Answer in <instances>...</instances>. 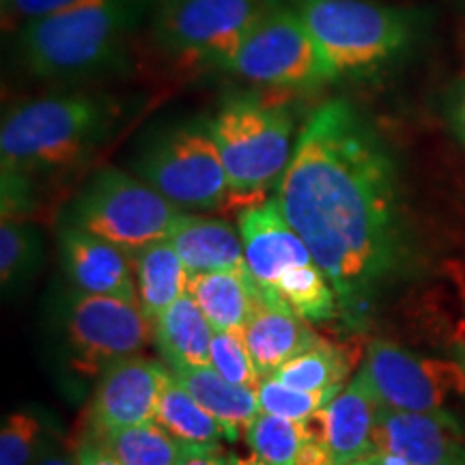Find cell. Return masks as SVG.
<instances>
[{"instance_id":"cell-1","label":"cell","mask_w":465,"mask_h":465,"mask_svg":"<svg viewBox=\"0 0 465 465\" xmlns=\"http://www.w3.org/2000/svg\"><path fill=\"white\" fill-rule=\"evenodd\" d=\"M276 201L341 308L369 306L397 272L403 229L394 162L351 104L330 100L306 121Z\"/></svg>"},{"instance_id":"cell-2","label":"cell","mask_w":465,"mask_h":465,"mask_svg":"<svg viewBox=\"0 0 465 465\" xmlns=\"http://www.w3.org/2000/svg\"><path fill=\"white\" fill-rule=\"evenodd\" d=\"M151 5L153 0H78L22 25L17 48L37 78H93L124 61Z\"/></svg>"},{"instance_id":"cell-3","label":"cell","mask_w":465,"mask_h":465,"mask_svg":"<svg viewBox=\"0 0 465 465\" xmlns=\"http://www.w3.org/2000/svg\"><path fill=\"white\" fill-rule=\"evenodd\" d=\"M119 108L86 93L48 95L11 108L0 127L3 173L31 177L80 164L106 141Z\"/></svg>"},{"instance_id":"cell-4","label":"cell","mask_w":465,"mask_h":465,"mask_svg":"<svg viewBox=\"0 0 465 465\" xmlns=\"http://www.w3.org/2000/svg\"><path fill=\"white\" fill-rule=\"evenodd\" d=\"M334 72L364 75L403 54L416 37V17L369 0H287Z\"/></svg>"},{"instance_id":"cell-5","label":"cell","mask_w":465,"mask_h":465,"mask_svg":"<svg viewBox=\"0 0 465 465\" xmlns=\"http://www.w3.org/2000/svg\"><path fill=\"white\" fill-rule=\"evenodd\" d=\"M223 155L232 199H250L281 183L293 147L289 110L257 95H231L209 121Z\"/></svg>"},{"instance_id":"cell-6","label":"cell","mask_w":465,"mask_h":465,"mask_svg":"<svg viewBox=\"0 0 465 465\" xmlns=\"http://www.w3.org/2000/svg\"><path fill=\"white\" fill-rule=\"evenodd\" d=\"M226 72L270 89H315L339 78L302 17L287 0H265Z\"/></svg>"},{"instance_id":"cell-7","label":"cell","mask_w":465,"mask_h":465,"mask_svg":"<svg viewBox=\"0 0 465 465\" xmlns=\"http://www.w3.org/2000/svg\"><path fill=\"white\" fill-rule=\"evenodd\" d=\"M136 173L179 209H218L232 199L209 121H194L160 134L136 160Z\"/></svg>"},{"instance_id":"cell-8","label":"cell","mask_w":465,"mask_h":465,"mask_svg":"<svg viewBox=\"0 0 465 465\" xmlns=\"http://www.w3.org/2000/svg\"><path fill=\"white\" fill-rule=\"evenodd\" d=\"M74 224L136 252L168 240L179 207L143 179L119 168H104L84 185L72 209Z\"/></svg>"},{"instance_id":"cell-9","label":"cell","mask_w":465,"mask_h":465,"mask_svg":"<svg viewBox=\"0 0 465 465\" xmlns=\"http://www.w3.org/2000/svg\"><path fill=\"white\" fill-rule=\"evenodd\" d=\"M265 0H164L153 35L160 48L183 61L223 69L263 9Z\"/></svg>"},{"instance_id":"cell-10","label":"cell","mask_w":465,"mask_h":465,"mask_svg":"<svg viewBox=\"0 0 465 465\" xmlns=\"http://www.w3.org/2000/svg\"><path fill=\"white\" fill-rule=\"evenodd\" d=\"M360 371L388 410L435 411L465 394L463 364L416 356L386 341L371 342Z\"/></svg>"},{"instance_id":"cell-11","label":"cell","mask_w":465,"mask_h":465,"mask_svg":"<svg viewBox=\"0 0 465 465\" xmlns=\"http://www.w3.org/2000/svg\"><path fill=\"white\" fill-rule=\"evenodd\" d=\"M153 332L143 308L110 295L84 293L69 311V342L80 369L104 371L138 356Z\"/></svg>"},{"instance_id":"cell-12","label":"cell","mask_w":465,"mask_h":465,"mask_svg":"<svg viewBox=\"0 0 465 465\" xmlns=\"http://www.w3.org/2000/svg\"><path fill=\"white\" fill-rule=\"evenodd\" d=\"M461 455H465L461 427L449 411L381 407L373 440L377 465H444Z\"/></svg>"},{"instance_id":"cell-13","label":"cell","mask_w":465,"mask_h":465,"mask_svg":"<svg viewBox=\"0 0 465 465\" xmlns=\"http://www.w3.org/2000/svg\"><path fill=\"white\" fill-rule=\"evenodd\" d=\"M164 377V366L141 356L106 366L91 401L93 433L155 420Z\"/></svg>"},{"instance_id":"cell-14","label":"cell","mask_w":465,"mask_h":465,"mask_svg":"<svg viewBox=\"0 0 465 465\" xmlns=\"http://www.w3.org/2000/svg\"><path fill=\"white\" fill-rule=\"evenodd\" d=\"M237 226L246 267L259 287L276 289L284 272L312 263L311 250L291 226L276 199L242 209Z\"/></svg>"},{"instance_id":"cell-15","label":"cell","mask_w":465,"mask_h":465,"mask_svg":"<svg viewBox=\"0 0 465 465\" xmlns=\"http://www.w3.org/2000/svg\"><path fill=\"white\" fill-rule=\"evenodd\" d=\"M243 334L261 377L276 373L282 364L298 358L319 341L306 319L289 306L281 291L263 289L259 284Z\"/></svg>"},{"instance_id":"cell-16","label":"cell","mask_w":465,"mask_h":465,"mask_svg":"<svg viewBox=\"0 0 465 465\" xmlns=\"http://www.w3.org/2000/svg\"><path fill=\"white\" fill-rule=\"evenodd\" d=\"M58 243L67 274L84 293L110 295L141 306L130 252L78 224L61 229Z\"/></svg>"},{"instance_id":"cell-17","label":"cell","mask_w":465,"mask_h":465,"mask_svg":"<svg viewBox=\"0 0 465 465\" xmlns=\"http://www.w3.org/2000/svg\"><path fill=\"white\" fill-rule=\"evenodd\" d=\"M380 411V399L362 371H358L353 380L323 407V438L336 465H349L373 452Z\"/></svg>"},{"instance_id":"cell-18","label":"cell","mask_w":465,"mask_h":465,"mask_svg":"<svg viewBox=\"0 0 465 465\" xmlns=\"http://www.w3.org/2000/svg\"><path fill=\"white\" fill-rule=\"evenodd\" d=\"M168 373L224 427L226 440H240L242 433L261 414L259 394L254 388L237 386L218 373L212 364L188 366L166 364Z\"/></svg>"},{"instance_id":"cell-19","label":"cell","mask_w":465,"mask_h":465,"mask_svg":"<svg viewBox=\"0 0 465 465\" xmlns=\"http://www.w3.org/2000/svg\"><path fill=\"white\" fill-rule=\"evenodd\" d=\"M171 243L192 274L246 270L242 237L229 223L179 213L173 223Z\"/></svg>"},{"instance_id":"cell-20","label":"cell","mask_w":465,"mask_h":465,"mask_svg":"<svg viewBox=\"0 0 465 465\" xmlns=\"http://www.w3.org/2000/svg\"><path fill=\"white\" fill-rule=\"evenodd\" d=\"M213 325L190 293L173 302L153 322L155 345L166 364H212Z\"/></svg>"},{"instance_id":"cell-21","label":"cell","mask_w":465,"mask_h":465,"mask_svg":"<svg viewBox=\"0 0 465 465\" xmlns=\"http://www.w3.org/2000/svg\"><path fill=\"white\" fill-rule=\"evenodd\" d=\"M132 259L136 270L138 302L144 317L153 323L173 302L188 293L190 272L171 240L149 243L132 252Z\"/></svg>"},{"instance_id":"cell-22","label":"cell","mask_w":465,"mask_h":465,"mask_svg":"<svg viewBox=\"0 0 465 465\" xmlns=\"http://www.w3.org/2000/svg\"><path fill=\"white\" fill-rule=\"evenodd\" d=\"M254 291H257V282L248 267L192 274L188 282V293L203 308L213 330L243 328L252 311Z\"/></svg>"},{"instance_id":"cell-23","label":"cell","mask_w":465,"mask_h":465,"mask_svg":"<svg viewBox=\"0 0 465 465\" xmlns=\"http://www.w3.org/2000/svg\"><path fill=\"white\" fill-rule=\"evenodd\" d=\"M155 422L188 446H218L220 440L226 438L218 418L209 414L183 386H179L168 369L155 410Z\"/></svg>"},{"instance_id":"cell-24","label":"cell","mask_w":465,"mask_h":465,"mask_svg":"<svg viewBox=\"0 0 465 465\" xmlns=\"http://www.w3.org/2000/svg\"><path fill=\"white\" fill-rule=\"evenodd\" d=\"M93 435L124 465H179L190 449L155 420Z\"/></svg>"},{"instance_id":"cell-25","label":"cell","mask_w":465,"mask_h":465,"mask_svg":"<svg viewBox=\"0 0 465 465\" xmlns=\"http://www.w3.org/2000/svg\"><path fill=\"white\" fill-rule=\"evenodd\" d=\"M349 371H351V360L345 356V351L319 339L311 349L289 360L270 377L298 391H330V388H342Z\"/></svg>"},{"instance_id":"cell-26","label":"cell","mask_w":465,"mask_h":465,"mask_svg":"<svg viewBox=\"0 0 465 465\" xmlns=\"http://www.w3.org/2000/svg\"><path fill=\"white\" fill-rule=\"evenodd\" d=\"M276 289L306 322L322 323L334 319L339 312L341 304L336 289L315 261L284 272L281 281L276 282Z\"/></svg>"},{"instance_id":"cell-27","label":"cell","mask_w":465,"mask_h":465,"mask_svg":"<svg viewBox=\"0 0 465 465\" xmlns=\"http://www.w3.org/2000/svg\"><path fill=\"white\" fill-rule=\"evenodd\" d=\"M243 435L254 457H259L263 465H298L300 450L306 441V424L304 420L261 411Z\"/></svg>"},{"instance_id":"cell-28","label":"cell","mask_w":465,"mask_h":465,"mask_svg":"<svg viewBox=\"0 0 465 465\" xmlns=\"http://www.w3.org/2000/svg\"><path fill=\"white\" fill-rule=\"evenodd\" d=\"M342 388H330V391H298L287 383L263 377L257 388L261 411L291 418V420H306L315 416L325 405L339 394Z\"/></svg>"},{"instance_id":"cell-29","label":"cell","mask_w":465,"mask_h":465,"mask_svg":"<svg viewBox=\"0 0 465 465\" xmlns=\"http://www.w3.org/2000/svg\"><path fill=\"white\" fill-rule=\"evenodd\" d=\"M212 366L226 380L237 386L257 391L261 377L252 351H250L243 328L213 330L212 336Z\"/></svg>"},{"instance_id":"cell-30","label":"cell","mask_w":465,"mask_h":465,"mask_svg":"<svg viewBox=\"0 0 465 465\" xmlns=\"http://www.w3.org/2000/svg\"><path fill=\"white\" fill-rule=\"evenodd\" d=\"M42 422L28 411H15L5 418L0 431V465H28L37 449Z\"/></svg>"},{"instance_id":"cell-31","label":"cell","mask_w":465,"mask_h":465,"mask_svg":"<svg viewBox=\"0 0 465 465\" xmlns=\"http://www.w3.org/2000/svg\"><path fill=\"white\" fill-rule=\"evenodd\" d=\"M35 257V240L31 231L17 220L3 218V229H0V276L7 284L15 281L33 263Z\"/></svg>"},{"instance_id":"cell-32","label":"cell","mask_w":465,"mask_h":465,"mask_svg":"<svg viewBox=\"0 0 465 465\" xmlns=\"http://www.w3.org/2000/svg\"><path fill=\"white\" fill-rule=\"evenodd\" d=\"M75 3L78 0H3V17L22 26L26 22L56 14V11Z\"/></svg>"},{"instance_id":"cell-33","label":"cell","mask_w":465,"mask_h":465,"mask_svg":"<svg viewBox=\"0 0 465 465\" xmlns=\"http://www.w3.org/2000/svg\"><path fill=\"white\" fill-rule=\"evenodd\" d=\"M78 465H124L97 440H86L75 450Z\"/></svg>"},{"instance_id":"cell-34","label":"cell","mask_w":465,"mask_h":465,"mask_svg":"<svg viewBox=\"0 0 465 465\" xmlns=\"http://www.w3.org/2000/svg\"><path fill=\"white\" fill-rule=\"evenodd\" d=\"M224 459L218 446H190L179 465H224Z\"/></svg>"},{"instance_id":"cell-35","label":"cell","mask_w":465,"mask_h":465,"mask_svg":"<svg viewBox=\"0 0 465 465\" xmlns=\"http://www.w3.org/2000/svg\"><path fill=\"white\" fill-rule=\"evenodd\" d=\"M450 119L452 125H455L457 136L465 143V83L459 84V89L455 93V100H452L450 106Z\"/></svg>"},{"instance_id":"cell-36","label":"cell","mask_w":465,"mask_h":465,"mask_svg":"<svg viewBox=\"0 0 465 465\" xmlns=\"http://www.w3.org/2000/svg\"><path fill=\"white\" fill-rule=\"evenodd\" d=\"M224 465H263L259 457H237L231 455L224 459Z\"/></svg>"},{"instance_id":"cell-37","label":"cell","mask_w":465,"mask_h":465,"mask_svg":"<svg viewBox=\"0 0 465 465\" xmlns=\"http://www.w3.org/2000/svg\"><path fill=\"white\" fill-rule=\"evenodd\" d=\"M37 465H78V459L72 461V459H65V457H48L44 459V461H39Z\"/></svg>"},{"instance_id":"cell-38","label":"cell","mask_w":465,"mask_h":465,"mask_svg":"<svg viewBox=\"0 0 465 465\" xmlns=\"http://www.w3.org/2000/svg\"><path fill=\"white\" fill-rule=\"evenodd\" d=\"M349 465H377V461H375L373 452H371L369 457H362V459H358V461H353V463H349Z\"/></svg>"},{"instance_id":"cell-39","label":"cell","mask_w":465,"mask_h":465,"mask_svg":"<svg viewBox=\"0 0 465 465\" xmlns=\"http://www.w3.org/2000/svg\"><path fill=\"white\" fill-rule=\"evenodd\" d=\"M444 465H465V455H461L459 459H455V461H449V463H444Z\"/></svg>"}]
</instances>
